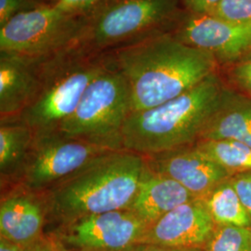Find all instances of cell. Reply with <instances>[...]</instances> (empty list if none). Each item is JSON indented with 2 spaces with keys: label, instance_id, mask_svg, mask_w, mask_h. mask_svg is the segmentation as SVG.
I'll return each instance as SVG.
<instances>
[{
  "label": "cell",
  "instance_id": "52a82bcc",
  "mask_svg": "<svg viewBox=\"0 0 251 251\" xmlns=\"http://www.w3.org/2000/svg\"><path fill=\"white\" fill-rule=\"evenodd\" d=\"M176 9V0H111L91 16L78 47L92 52L117 49L158 33Z\"/></svg>",
  "mask_w": 251,
  "mask_h": 251
},
{
  "label": "cell",
  "instance_id": "cb8c5ba5",
  "mask_svg": "<svg viewBox=\"0 0 251 251\" xmlns=\"http://www.w3.org/2000/svg\"><path fill=\"white\" fill-rule=\"evenodd\" d=\"M230 77L245 95L251 97V55L234 65Z\"/></svg>",
  "mask_w": 251,
  "mask_h": 251
},
{
  "label": "cell",
  "instance_id": "e0dca14e",
  "mask_svg": "<svg viewBox=\"0 0 251 251\" xmlns=\"http://www.w3.org/2000/svg\"><path fill=\"white\" fill-rule=\"evenodd\" d=\"M35 140L32 130L21 121L0 124L1 191L14 186L25 168Z\"/></svg>",
  "mask_w": 251,
  "mask_h": 251
},
{
  "label": "cell",
  "instance_id": "d4e9b609",
  "mask_svg": "<svg viewBox=\"0 0 251 251\" xmlns=\"http://www.w3.org/2000/svg\"><path fill=\"white\" fill-rule=\"evenodd\" d=\"M231 180L251 221V172L233 175Z\"/></svg>",
  "mask_w": 251,
  "mask_h": 251
},
{
  "label": "cell",
  "instance_id": "4fadbf2b",
  "mask_svg": "<svg viewBox=\"0 0 251 251\" xmlns=\"http://www.w3.org/2000/svg\"><path fill=\"white\" fill-rule=\"evenodd\" d=\"M0 236L28 247L39 241L48 222L44 194L15 185L1 192Z\"/></svg>",
  "mask_w": 251,
  "mask_h": 251
},
{
  "label": "cell",
  "instance_id": "484cf974",
  "mask_svg": "<svg viewBox=\"0 0 251 251\" xmlns=\"http://www.w3.org/2000/svg\"><path fill=\"white\" fill-rule=\"evenodd\" d=\"M222 0H183L190 13L209 14Z\"/></svg>",
  "mask_w": 251,
  "mask_h": 251
},
{
  "label": "cell",
  "instance_id": "9a60e30c",
  "mask_svg": "<svg viewBox=\"0 0 251 251\" xmlns=\"http://www.w3.org/2000/svg\"><path fill=\"white\" fill-rule=\"evenodd\" d=\"M195 198L177 181L150 170L145 163L137 193L128 208L148 225Z\"/></svg>",
  "mask_w": 251,
  "mask_h": 251
},
{
  "label": "cell",
  "instance_id": "8992f818",
  "mask_svg": "<svg viewBox=\"0 0 251 251\" xmlns=\"http://www.w3.org/2000/svg\"><path fill=\"white\" fill-rule=\"evenodd\" d=\"M88 21L52 4L19 13L0 27V52L45 61L77 47Z\"/></svg>",
  "mask_w": 251,
  "mask_h": 251
},
{
  "label": "cell",
  "instance_id": "6da1fadb",
  "mask_svg": "<svg viewBox=\"0 0 251 251\" xmlns=\"http://www.w3.org/2000/svg\"><path fill=\"white\" fill-rule=\"evenodd\" d=\"M104 56L127 82L131 113L178 97L215 74L218 67L212 54L163 33L122 46Z\"/></svg>",
  "mask_w": 251,
  "mask_h": 251
},
{
  "label": "cell",
  "instance_id": "7a4b0ae2",
  "mask_svg": "<svg viewBox=\"0 0 251 251\" xmlns=\"http://www.w3.org/2000/svg\"><path fill=\"white\" fill-rule=\"evenodd\" d=\"M145 168V156L108 152L44 193L48 221L59 227L90 215L128 208Z\"/></svg>",
  "mask_w": 251,
  "mask_h": 251
},
{
  "label": "cell",
  "instance_id": "9c48e42d",
  "mask_svg": "<svg viewBox=\"0 0 251 251\" xmlns=\"http://www.w3.org/2000/svg\"><path fill=\"white\" fill-rule=\"evenodd\" d=\"M147 225L129 208L90 215L59 227L57 237L72 250L121 251L137 244Z\"/></svg>",
  "mask_w": 251,
  "mask_h": 251
},
{
  "label": "cell",
  "instance_id": "ba28073f",
  "mask_svg": "<svg viewBox=\"0 0 251 251\" xmlns=\"http://www.w3.org/2000/svg\"><path fill=\"white\" fill-rule=\"evenodd\" d=\"M111 152L114 150L60 133L37 137L15 185L44 194L100 156Z\"/></svg>",
  "mask_w": 251,
  "mask_h": 251
},
{
  "label": "cell",
  "instance_id": "7c38bea8",
  "mask_svg": "<svg viewBox=\"0 0 251 251\" xmlns=\"http://www.w3.org/2000/svg\"><path fill=\"white\" fill-rule=\"evenodd\" d=\"M145 163L150 170L174 179L199 199L233 176L199 150L196 144L145 156Z\"/></svg>",
  "mask_w": 251,
  "mask_h": 251
},
{
  "label": "cell",
  "instance_id": "ffe728a7",
  "mask_svg": "<svg viewBox=\"0 0 251 251\" xmlns=\"http://www.w3.org/2000/svg\"><path fill=\"white\" fill-rule=\"evenodd\" d=\"M201 251H251V227L216 225Z\"/></svg>",
  "mask_w": 251,
  "mask_h": 251
},
{
  "label": "cell",
  "instance_id": "4316f807",
  "mask_svg": "<svg viewBox=\"0 0 251 251\" xmlns=\"http://www.w3.org/2000/svg\"><path fill=\"white\" fill-rule=\"evenodd\" d=\"M121 251H201L198 249H182L152 244H134Z\"/></svg>",
  "mask_w": 251,
  "mask_h": 251
},
{
  "label": "cell",
  "instance_id": "d6986e66",
  "mask_svg": "<svg viewBox=\"0 0 251 251\" xmlns=\"http://www.w3.org/2000/svg\"><path fill=\"white\" fill-rule=\"evenodd\" d=\"M196 145L230 174L251 172V147L227 140L199 141Z\"/></svg>",
  "mask_w": 251,
  "mask_h": 251
},
{
  "label": "cell",
  "instance_id": "f1b7e54d",
  "mask_svg": "<svg viewBox=\"0 0 251 251\" xmlns=\"http://www.w3.org/2000/svg\"><path fill=\"white\" fill-rule=\"evenodd\" d=\"M84 251V250H71V251H69V250H66V249H64V248H63V249H61L60 251Z\"/></svg>",
  "mask_w": 251,
  "mask_h": 251
},
{
  "label": "cell",
  "instance_id": "5b68a950",
  "mask_svg": "<svg viewBox=\"0 0 251 251\" xmlns=\"http://www.w3.org/2000/svg\"><path fill=\"white\" fill-rule=\"evenodd\" d=\"M106 62L58 133L118 151L124 150L122 130L132 112L131 97L124 75Z\"/></svg>",
  "mask_w": 251,
  "mask_h": 251
},
{
  "label": "cell",
  "instance_id": "44dd1931",
  "mask_svg": "<svg viewBox=\"0 0 251 251\" xmlns=\"http://www.w3.org/2000/svg\"><path fill=\"white\" fill-rule=\"evenodd\" d=\"M209 15L233 24L251 25V0H222Z\"/></svg>",
  "mask_w": 251,
  "mask_h": 251
},
{
  "label": "cell",
  "instance_id": "7402d4cb",
  "mask_svg": "<svg viewBox=\"0 0 251 251\" xmlns=\"http://www.w3.org/2000/svg\"><path fill=\"white\" fill-rule=\"evenodd\" d=\"M111 0H59L52 4L57 9L74 16L90 19Z\"/></svg>",
  "mask_w": 251,
  "mask_h": 251
},
{
  "label": "cell",
  "instance_id": "5bb4252c",
  "mask_svg": "<svg viewBox=\"0 0 251 251\" xmlns=\"http://www.w3.org/2000/svg\"><path fill=\"white\" fill-rule=\"evenodd\" d=\"M41 63L0 52L1 123L18 121L40 87Z\"/></svg>",
  "mask_w": 251,
  "mask_h": 251
},
{
  "label": "cell",
  "instance_id": "f546056e",
  "mask_svg": "<svg viewBox=\"0 0 251 251\" xmlns=\"http://www.w3.org/2000/svg\"><path fill=\"white\" fill-rule=\"evenodd\" d=\"M59 0H49V4H55L57 3Z\"/></svg>",
  "mask_w": 251,
  "mask_h": 251
},
{
  "label": "cell",
  "instance_id": "30bf717a",
  "mask_svg": "<svg viewBox=\"0 0 251 251\" xmlns=\"http://www.w3.org/2000/svg\"><path fill=\"white\" fill-rule=\"evenodd\" d=\"M172 35L186 45L212 54L218 63L234 62L251 50V25L209 14L190 13Z\"/></svg>",
  "mask_w": 251,
  "mask_h": 251
},
{
  "label": "cell",
  "instance_id": "8fae6325",
  "mask_svg": "<svg viewBox=\"0 0 251 251\" xmlns=\"http://www.w3.org/2000/svg\"><path fill=\"white\" fill-rule=\"evenodd\" d=\"M215 226L204 202L195 198L147 225L137 244L201 250Z\"/></svg>",
  "mask_w": 251,
  "mask_h": 251
},
{
  "label": "cell",
  "instance_id": "3957f363",
  "mask_svg": "<svg viewBox=\"0 0 251 251\" xmlns=\"http://www.w3.org/2000/svg\"><path fill=\"white\" fill-rule=\"evenodd\" d=\"M227 90L215 73L174 99L131 113L122 130L123 149L149 156L197 144Z\"/></svg>",
  "mask_w": 251,
  "mask_h": 251
},
{
  "label": "cell",
  "instance_id": "2e32d148",
  "mask_svg": "<svg viewBox=\"0 0 251 251\" xmlns=\"http://www.w3.org/2000/svg\"><path fill=\"white\" fill-rule=\"evenodd\" d=\"M208 140L234 141L251 147V97L227 90L199 141Z\"/></svg>",
  "mask_w": 251,
  "mask_h": 251
},
{
  "label": "cell",
  "instance_id": "277c9868",
  "mask_svg": "<svg viewBox=\"0 0 251 251\" xmlns=\"http://www.w3.org/2000/svg\"><path fill=\"white\" fill-rule=\"evenodd\" d=\"M107 65L105 56L75 47L41 63L40 87L18 121L35 138L58 133L90 82Z\"/></svg>",
  "mask_w": 251,
  "mask_h": 251
},
{
  "label": "cell",
  "instance_id": "ac0fdd59",
  "mask_svg": "<svg viewBox=\"0 0 251 251\" xmlns=\"http://www.w3.org/2000/svg\"><path fill=\"white\" fill-rule=\"evenodd\" d=\"M231 178L218 184L201 200L216 225L251 227V218Z\"/></svg>",
  "mask_w": 251,
  "mask_h": 251
},
{
  "label": "cell",
  "instance_id": "603a6c76",
  "mask_svg": "<svg viewBox=\"0 0 251 251\" xmlns=\"http://www.w3.org/2000/svg\"><path fill=\"white\" fill-rule=\"evenodd\" d=\"M45 3L39 0H0V27L19 13L39 8Z\"/></svg>",
  "mask_w": 251,
  "mask_h": 251
},
{
  "label": "cell",
  "instance_id": "83f0119b",
  "mask_svg": "<svg viewBox=\"0 0 251 251\" xmlns=\"http://www.w3.org/2000/svg\"><path fill=\"white\" fill-rule=\"evenodd\" d=\"M0 251H27L25 247L16 243L11 242L8 239L0 236Z\"/></svg>",
  "mask_w": 251,
  "mask_h": 251
}]
</instances>
